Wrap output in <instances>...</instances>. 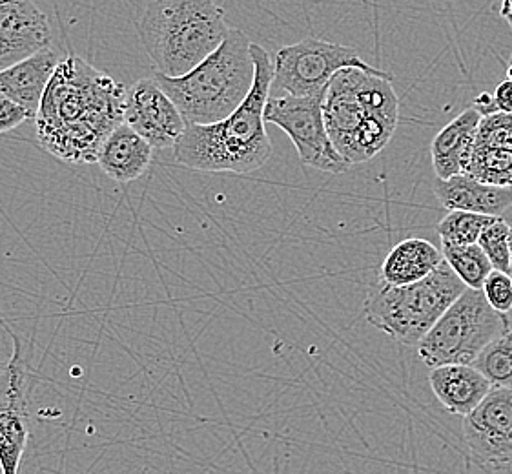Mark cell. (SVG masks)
Instances as JSON below:
<instances>
[{
    "label": "cell",
    "instance_id": "ba28073f",
    "mask_svg": "<svg viewBox=\"0 0 512 474\" xmlns=\"http://www.w3.org/2000/svg\"><path fill=\"white\" fill-rule=\"evenodd\" d=\"M325 92L296 97H270L265 106V123L276 124L296 146L297 157L308 168L327 174H345L350 165L332 145L325 124Z\"/></svg>",
    "mask_w": 512,
    "mask_h": 474
},
{
    "label": "cell",
    "instance_id": "f1b7e54d",
    "mask_svg": "<svg viewBox=\"0 0 512 474\" xmlns=\"http://www.w3.org/2000/svg\"><path fill=\"white\" fill-rule=\"evenodd\" d=\"M509 254H511V272L509 274L512 276V225L511 232H509Z\"/></svg>",
    "mask_w": 512,
    "mask_h": 474
},
{
    "label": "cell",
    "instance_id": "3957f363",
    "mask_svg": "<svg viewBox=\"0 0 512 474\" xmlns=\"http://www.w3.org/2000/svg\"><path fill=\"white\" fill-rule=\"evenodd\" d=\"M323 114L330 141L350 168L367 163L389 145L400 123L392 75L343 68L328 84Z\"/></svg>",
    "mask_w": 512,
    "mask_h": 474
},
{
    "label": "cell",
    "instance_id": "d6986e66",
    "mask_svg": "<svg viewBox=\"0 0 512 474\" xmlns=\"http://www.w3.org/2000/svg\"><path fill=\"white\" fill-rule=\"evenodd\" d=\"M152 157L154 148L123 123L104 141L97 155V165L112 181L126 185L146 174Z\"/></svg>",
    "mask_w": 512,
    "mask_h": 474
},
{
    "label": "cell",
    "instance_id": "7402d4cb",
    "mask_svg": "<svg viewBox=\"0 0 512 474\" xmlns=\"http://www.w3.org/2000/svg\"><path fill=\"white\" fill-rule=\"evenodd\" d=\"M472 365L491 382L492 389H512L511 327L494 338Z\"/></svg>",
    "mask_w": 512,
    "mask_h": 474
},
{
    "label": "cell",
    "instance_id": "7a4b0ae2",
    "mask_svg": "<svg viewBox=\"0 0 512 474\" xmlns=\"http://www.w3.org/2000/svg\"><path fill=\"white\" fill-rule=\"evenodd\" d=\"M250 50L256 77L245 103L219 123L186 124L185 134L174 146L179 165L201 172L250 174L270 159L265 106L274 84V62L263 46L252 44Z\"/></svg>",
    "mask_w": 512,
    "mask_h": 474
},
{
    "label": "cell",
    "instance_id": "44dd1931",
    "mask_svg": "<svg viewBox=\"0 0 512 474\" xmlns=\"http://www.w3.org/2000/svg\"><path fill=\"white\" fill-rule=\"evenodd\" d=\"M441 254L454 274L465 283L467 289L482 290L485 279L489 278L491 261L485 256L482 247L476 245H452L441 241Z\"/></svg>",
    "mask_w": 512,
    "mask_h": 474
},
{
    "label": "cell",
    "instance_id": "83f0119b",
    "mask_svg": "<svg viewBox=\"0 0 512 474\" xmlns=\"http://www.w3.org/2000/svg\"><path fill=\"white\" fill-rule=\"evenodd\" d=\"M500 17L509 24L512 31V0H500Z\"/></svg>",
    "mask_w": 512,
    "mask_h": 474
},
{
    "label": "cell",
    "instance_id": "9a60e30c",
    "mask_svg": "<svg viewBox=\"0 0 512 474\" xmlns=\"http://www.w3.org/2000/svg\"><path fill=\"white\" fill-rule=\"evenodd\" d=\"M434 194L449 212L502 217L512 207V186L489 185L467 174L445 181L436 179Z\"/></svg>",
    "mask_w": 512,
    "mask_h": 474
},
{
    "label": "cell",
    "instance_id": "7c38bea8",
    "mask_svg": "<svg viewBox=\"0 0 512 474\" xmlns=\"http://www.w3.org/2000/svg\"><path fill=\"white\" fill-rule=\"evenodd\" d=\"M124 124L146 139L154 150L174 148L186 130L183 115L154 77H144L128 88Z\"/></svg>",
    "mask_w": 512,
    "mask_h": 474
},
{
    "label": "cell",
    "instance_id": "6da1fadb",
    "mask_svg": "<svg viewBox=\"0 0 512 474\" xmlns=\"http://www.w3.org/2000/svg\"><path fill=\"white\" fill-rule=\"evenodd\" d=\"M126 88L81 57L59 62L35 117L39 145L70 165H93L124 123Z\"/></svg>",
    "mask_w": 512,
    "mask_h": 474
},
{
    "label": "cell",
    "instance_id": "e0dca14e",
    "mask_svg": "<svg viewBox=\"0 0 512 474\" xmlns=\"http://www.w3.org/2000/svg\"><path fill=\"white\" fill-rule=\"evenodd\" d=\"M429 385L447 413L463 418L492 391L491 382L474 365H443L432 369Z\"/></svg>",
    "mask_w": 512,
    "mask_h": 474
},
{
    "label": "cell",
    "instance_id": "2e32d148",
    "mask_svg": "<svg viewBox=\"0 0 512 474\" xmlns=\"http://www.w3.org/2000/svg\"><path fill=\"white\" fill-rule=\"evenodd\" d=\"M480 123L482 114L471 106L463 110L456 119H452L447 126H443L432 139V168L438 179L445 181L465 174Z\"/></svg>",
    "mask_w": 512,
    "mask_h": 474
},
{
    "label": "cell",
    "instance_id": "4316f807",
    "mask_svg": "<svg viewBox=\"0 0 512 474\" xmlns=\"http://www.w3.org/2000/svg\"><path fill=\"white\" fill-rule=\"evenodd\" d=\"M30 119H35L30 110L0 93V134L11 132Z\"/></svg>",
    "mask_w": 512,
    "mask_h": 474
},
{
    "label": "cell",
    "instance_id": "5bb4252c",
    "mask_svg": "<svg viewBox=\"0 0 512 474\" xmlns=\"http://www.w3.org/2000/svg\"><path fill=\"white\" fill-rule=\"evenodd\" d=\"M465 174L489 185L512 186V114L482 117Z\"/></svg>",
    "mask_w": 512,
    "mask_h": 474
},
{
    "label": "cell",
    "instance_id": "8fae6325",
    "mask_svg": "<svg viewBox=\"0 0 512 474\" xmlns=\"http://www.w3.org/2000/svg\"><path fill=\"white\" fill-rule=\"evenodd\" d=\"M463 438L476 464L512 473V389H492L463 418Z\"/></svg>",
    "mask_w": 512,
    "mask_h": 474
},
{
    "label": "cell",
    "instance_id": "8992f818",
    "mask_svg": "<svg viewBox=\"0 0 512 474\" xmlns=\"http://www.w3.org/2000/svg\"><path fill=\"white\" fill-rule=\"evenodd\" d=\"M465 290V283L443 261L429 278L405 287L378 278L367 290L363 314L374 329L400 345L414 347Z\"/></svg>",
    "mask_w": 512,
    "mask_h": 474
},
{
    "label": "cell",
    "instance_id": "277c9868",
    "mask_svg": "<svg viewBox=\"0 0 512 474\" xmlns=\"http://www.w3.org/2000/svg\"><path fill=\"white\" fill-rule=\"evenodd\" d=\"M137 30L155 72L166 77L192 72L230 33L216 0H154Z\"/></svg>",
    "mask_w": 512,
    "mask_h": 474
},
{
    "label": "cell",
    "instance_id": "30bf717a",
    "mask_svg": "<svg viewBox=\"0 0 512 474\" xmlns=\"http://www.w3.org/2000/svg\"><path fill=\"white\" fill-rule=\"evenodd\" d=\"M30 363L22 356L19 340L13 356L0 365V471L19 474L22 456L30 440Z\"/></svg>",
    "mask_w": 512,
    "mask_h": 474
},
{
    "label": "cell",
    "instance_id": "603a6c76",
    "mask_svg": "<svg viewBox=\"0 0 512 474\" xmlns=\"http://www.w3.org/2000/svg\"><path fill=\"white\" fill-rule=\"evenodd\" d=\"M496 217L472 214V212H449L436 225L441 241L452 245H476L482 236L483 228L491 225Z\"/></svg>",
    "mask_w": 512,
    "mask_h": 474
},
{
    "label": "cell",
    "instance_id": "9c48e42d",
    "mask_svg": "<svg viewBox=\"0 0 512 474\" xmlns=\"http://www.w3.org/2000/svg\"><path fill=\"white\" fill-rule=\"evenodd\" d=\"M343 68L379 70L363 61L350 46L308 37L276 53L272 86L296 97L316 95L325 92L332 77Z\"/></svg>",
    "mask_w": 512,
    "mask_h": 474
},
{
    "label": "cell",
    "instance_id": "ac0fdd59",
    "mask_svg": "<svg viewBox=\"0 0 512 474\" xmlns=\"http://www.w3.org/2000/svg\"><path fill=\"white\" fill-rule=\"evenodd\" d=\"M59 62V53L48 46L28 59L13 64L0 72V93L37 117L42 95L52 81Z\"/></svg>",
    "mask_w": 512,
    "mask_h": 474
},
{
    "label": "cell",
    "instance_id": "5b68a950",
    "mask_svg": "<svg viewBox=\"0 0 512 474\" xmlns=\"http://www.w3.org/2000/svg\"><path fill=\"white\" fill-rule=\"evenodd\" d=\"M252 42L230 28L225 42L192 72L166 77L155 72V83L174 101L186 124H214L234 114L252 90L256 66Z\"/></svg>",
    "mask_w": 512,
    "mask_h": 474
},
{
    "label": "cell",
    "instance_id": "f546056e",
    "mask_svg": "<svg viewBox=\"0 0 512 474\" xmlns=\"http://www.w3.org/2000/svg\"><path fill=\"white\" fill-rule=\"evenodd\" d=\"M507 79H511L512 81V59L511 62H509V70H507Z\"/></svg>",
    "mask_w": 512,
    "mask_h": 474
},
{
    "label": "cell",
    "instance_id": "ffe728a7",
    "mask_svg": "<svg viewBox=\"0 0 512 474\" xmlns=\"http://www.w3.org/2000/svg\"><path fill=\"white\" fill-rule=\"evenodd\" d=\"M440 248L421 237L403 239L390 250L379 270V279L394 287H405L429 278L443 263Z\"/></svg>",
    "mask_w": 512,
    "mask_h": 474
},
{
    "label": "cell",
    "instance_id": "d4e9b609",
    "mask_svg": "<svg viewBox=\"0 0 512 474\" xmlns=\"http://www.w3.org/2000/svg\"><path fill=\"white\" fill-rule=\"evenodd\" d=\"M483 294L492 309L500 314H509L512 310V276L507 272L492 270L483 283Z\"/></svg>",
    "mask_w": 512,
    "mask_h": 474
},
{
    "label": "cell",
    "instance_id": "cb8c5ba5",
    "mask_svg": "<svg viewBox=\"0 0 512 474\" xmlns=\"http://www.w3.org/2000/svg\"><path fill=\"white\" fill-rule=\"evenodd\" d=\"M509 232H511V225L502 217H496L492 219L491 225L483 228L482 236L478 239V245L491 261L492 268L507 274L511 272Z\"/></svg>",
    "mask_w": 512,
    "mask_h": 474
},
{
    "label": "cell",
    "instance_id": "4fadbf2b",
    "mask_svg": "<svg viewBox=\"0 0 512 474\" xmlns=\"http://www.w3.org/2000/svg\"><path fill=\"white\" fill-rule=\"evenodd\" d=\"M48 17L33 0H0V72L48 48Z\"/></svg>",
    "mask_w": 512,
    "mask_h": 474
},
{
    "label": "cell",
    "instance_id": "52a82bcc",
    "mask_svg": "<svg viewBox=\"0 0 512 474\" xmlns=\"http://www.w3.org/2000/svg\"><path fill=\"white\" fill-rule=\"evenodd\" d=\"M509 327L507 314L492 309L483 290L467 289L418 343V356L431 369L472 365Z\"/></svg>",
    "mask_w": 512,
    "mask_h": 474
},
{
    "label": "cell",
    "instance_id": "484cf974",
    "mask_svg": "<svg viewBox=\"0 0 512 474\" xmlns=\"http://www.w3.org/2000/svg\"><path fill=\"white\" fill-rule=\"evenodd\" d=\"M472 106L482 114V117L492 114H512V81H502L496 86L494 93H482L476 97Z\"/></svg>",
    "mask_w": 512,
    "mask_h": 474
}]
</instances>
